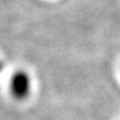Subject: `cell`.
Returning a JSON list of instances; mask_svg holds the SVG:
<instances>
[{"label":"cell","mask_w":120,"mask_h":120,"mask_svg":"<svg viewBox=\"0 0 120 120\" xmlns=\"http://www.w3.org/2000/svg\"><path fill=\"white\" fill-rule=\"evenodd\" d=\"M10 91L15 99L25 100L29 97L31 91V78L25 70H17L11 77Z\"/></svg>","instance_id":"1"},{"label":"cell","mask_w":120,"mask_h":120,"mask_svg":"<svg viewBox=\"0 0 120 120\" xmlns=\"http://www.w3.org/2000/svg\"><path fill=\"white\" fill-rule=\"evenodd\" d=\"M4 61L0 59V73H1V71L4 70Z\"/></svg>","instance_id":"2"}]
</instances>
